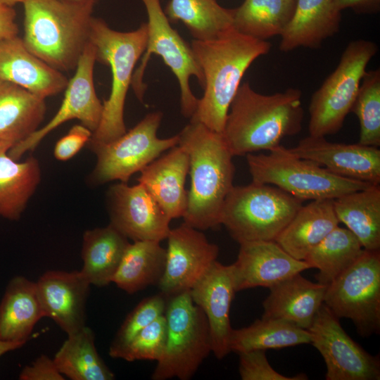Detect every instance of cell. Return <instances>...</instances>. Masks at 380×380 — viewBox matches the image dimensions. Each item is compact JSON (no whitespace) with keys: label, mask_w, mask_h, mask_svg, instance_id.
Wrapping results in <instances>:
<instances>
[{"label":"cell","mask_w":380,"mask_h":380,"mask_svg":"<svg viewBox=\"0 0 380 380\" xmlns=\"http://www.w3.org/2000/svg\"><path fill=\"white\" fill-rule=\"evenodd\" d=\"M289 150L337 175L371 184L380 183V150L377 147L333 143L324 137L309 135Z\"/></svg>","instance_id":"18"},{"label":"cell","mask_w":380,"mask_h":380,"mask_svg":"<svg viewBox=\"0 0 380 380\" xmlns=\"http://www.w3.org/2000/svg\"><path fill=\"white\" fill-rule=\"evenodd\" d=\"M167 341V324L164 315L140 331L128 344L120 358L128 362L153 360L163 355Z\"/></svg>","instance_id":"39"},{"label":"cell","mask_w":380,"mask_h":380,"mask_svg":"<svg viewBox=\"0 0 380 380\" xmlns=\"http://www.w3.org/2000/svg\"><path fill=\"white\" fill-rule=\"evenodd\" d=\"M308 331L327 367V380H379V356L367 353L341 327L323 303Z\"/></svg>","instance_id":"13"},{"label":"cell","mask_w":380,"mask_h":380,"mask_svg":"<svg viewBox=\"0 0 380 380\" xmlns=\"http://www.w3.org/2000/svg\"><path fill=\"white\" fill-rule=\"evenodd\" d=\"M351 112L359 121V144L377 147L380 145V70L366 71Z\"/></svg>","instance_id":"37"},{"label":"cell","mask_w":380,"mask_h":380,"mask_svg":"<svg viewBox=\"0 0 380 380\" xmlns=\"http://www.w3.org/2000/svg\"><path fill=\"white\" fill-rule=\"evenodd\" d=\"M340 23L341 11L333 0H296L293 15L279 35V49H317L338 32Z\"/></svg>","instance_id":"24"},{"label":"cell","mask_w":380,"mask_h":380,"mask_svg":"<svg viewBox=\"0 0 380 380\" xmlns=\"http://www.w3.org/2000/svg\"><path fill=\"white\" fill-rule=\"evenodd\" d=\"M36 285L45 317L51 318L67 335L85 326L91 284L80 271H47Z\"/></svg>","instance_id":"20"},{"label":"cell","mask_w":380,"mask_h":380,"mask_svg":"<svg viewBox=\"0 0 380 380\" xmlns=\"http://www.w3.org/2000/svg\"><path fill=\"white\" fill-rule=\"evenodd\" d=\"M187 153L191 187L184 222L199 230L216 228L224 200L233 187L232 158L222 133L190 120L178 134Z\"/></svg>","instance_id":"3"},{"label":"cell","mask_w":380,"mask_h":380,"mask_svg":"<svg viewBox=\"0 0 380 380\" xmlns=\"http://www.w3.org/2000/svg\"><path fill=\"white\" fill-rule=\"evenodd\" d=\"M191 47L204 77V93L191 120L222 133L245 72L272 45L232 28L212 39H194Z\"/></svg>","instance_id":"1"},{"label":"cell","mask_w":380,"mask_h":380,"mask_svg":"<svg viewBox=\"0 0 380 380\" xmlns=\"http://www.w3.org/2000/svg\"><path fill=\"white\" fill-rule=\"evenodd\" d=\"M93 331L84 326L68 335L53 361L64 376L72 380H112L114 374L99 355Z\"/></svg>","instance_id":"32"},{"label":"cell","mask_w":380,"mask_h":380,"mask_svg":"<svg viewBox=\"0 0 380 380\" xmlns=\"http://www.w3.org/2000/svg\"><path fill=\"white\" fill-rule=\"evenodd\" d=\"M0 80L43 99L64 91L69 82L62 72L31 53L18 36L0 39Z\"/></svg>","instance_id":"21"},{"label":"cell","mask_w":380,"mask_h":380,"mask_svg":"<svg viewBox=\"0 0 380 380\" xmlns=\"http://www.w3.org/2000/svg\"><path fill=\"white\" fill-rule=\"evenodd\" d=\"M302 201L270 184L233 186L223 203L220 222L239 243L275 241Z\"/></svg>","instance_id":"6"},{"label":"cell","mask_w":380,"mask_h":380,"mask_svg":"<svg viewBox=\"0 0 380 380\" xmlns=\"http://www.w3.org/2000/svg\"><path fill=\"white\" fill-rule=\"evenodd\" d=\"M339 222L343 223L365 250L380 249V187H368L333 200Z\"/></svg>","instance_id":"30"},{"label":"cell","mask_w":380,"mask_h":380,"mask_svg":"<svg viewBox=\"0 0 380 380\" xmlns=\"http://www.w3.org/2000/svg\"><path fill=\"white\" fill-rule=\"evenodd\" d=\"M239 371L242 380H305L308 376L300 374L286 376L274 370L269 363L265 350H254L239 353Z\"/></svg>","instance_id":"40"},{"label":"cell","mask_w":380,"mask_h":380,"mask_svg":"<svg viewBox=\"0 0 380 380\" xmlns=\"http://www.w3.org/2000/svg\"><path fill=\"white\" fill-rule=\"evenodd\" d=\"M170 22L181 21L196 40H209L233 28V9L216 0H169L165 9Z\"/></svg>","instance_id":"35"},{"label":"cell","mask_w":380,"mask_h":380,"mask_svg":"<svg viewBox=\"0 0 380 380\" xmlns=\"http://www.w3.org/2000/svg\"><path fill=\"white\" fill-rule=\"evenodd\" d=\"M44 100L15 84L0 80V142L13 147L38 129L46 113Z\"/></svg>","instance_id":"27"},{"label":"cell","mask_w":380,"mask_h":380,"mask_svg":"<svg viewBox=\"0 0 380 380\" xmlns=\"http://www.w3.org/2000/svg\"><path fill=\"white\" fill-rule=\"evenodd\" d=\"M97 0H25L26 48L61 72L75 70L89 42L92 13Z\"/></svg>","instance_id":"4"},{"label":"cell","mask_w":380,"mask_h":380,"mask_svg":"<svg viewBox=\"0 0 380 380\" xmlns=\"http://www.w3.org/2000/svg\"><path fill=\"white\" fill-rule=\"evenodd\" d=\"M160 241H137L126 248L112 282L133 294L158 284L165 267L166 249Z\"/></svg>","instance_id":"31"},{"label":"cell","mask_w":380,"mask_h":380,"mask_svg":"<svg viewBox=\"0 0 380 380\" xmlns=\"http://www.w3.org/2000/svg\"><path fill=\"white\" fill-rule=\"evenodd\" d=\"M246 157L252 182L273 185L302 201L334 200L371 185L337 175L282 145L267 154L248 153Z\"/></svg>","instance_id":"7"},{"label":"cell","mask_w":380,"mask_h":380,"mask_svg":"<svg viewBox=\"0 0 380 380\" xmlns=\"http://www.w3.org/2000/svg\"><path fill=\"white\" fill-rule=\"evenodd\" d=\"M16 12L12 6L0 4V39L18 36Z\"/></svg>","instance_id":"43"},{"label":"cell","mask_w":380,"mask_h":380,"mask_svg":"<svg viewBox=\"0 0 380 380\" xmlns=\"http://www.w3.org/2000/svg\"><path fill=\"white\" fill-rule=\"evenodd\" d=\"M129 243L128 239L110 224L87 230L82 240L81 273L90 284L98 287L108 285Z\"/></svg>","instance_id":"29"},{"label":"cell","mask_w":380,"mask_h":380,"mask_svg":"<svg viewBox=\"0 0 380 380\" xmlns=\"http://www.w3.org/2000/svg\"><path fill=\"white\" fill-rule=\"evenodd\" d=\"M324 305L338 319L348 318L367 338L380 331V253L364 250L326 288Z\"/></svg>","instance_id":"12"},{"label":"cell","mask_w":380,"mask_h":380,"mask_svg":"<svg viewBox=\"0 0 380 380\" xmlns=\"http://www.w3.org/2000/svg\"><path fill=\"white\" fill-rule=\"evenodd\" d=\"M20 380H64V376L58 369L53 359L46 355L37 357L30 365L21 371Z\"/></svg>","instance_id":"42"},{"label":"cell","mask_w":380,"mask_h":380,"mask_svg":"<svg viewBox=\"0 0 380 380\" xmlns=\"http://www.w3.org/2000/svg\"><path fill=\"white\" fill-rule=\"evenodd\" d=\"M24 1L25 0H0V4L13 7L16 4L23 3Z\"/></svg>","instance_id":"46"},{"label":"cell","mask_w":380,"mask_h":380,"mask_svg":"<svg viewBox=\"0 0 380 380\" xmlns=\"http://www.w3.org/2000/svg\"><path fill=\"white\" fill-rule=\"evenodd\" d=\"M310 343L311 335L307 329L284 319L262 317L248 327L232 329L229 350L240 353Z\"/></svg>","instance_id":"33"},{"label":"cell","mask_w":380,"mask_h":380,"mask_svg":"<svg viewBox=\"0 0 380 380\" xmlns=\"http://www.w3.org/2000/svg\"><path fill=\"white\" fill-rule=\"evenodd\" d=\"M92 132L82 125H75L56 144L53 154L61 161L68 160L88 144Z\"/></svg>","instance_id":"41"},{"label":"cell","mask_w":380,"mask_h":380,"mask_svg":"<svg viewBox=\"0 0 380 380\" xmlns=\"http://www.w3.org/2000/svg\"><path fill=\"white\" fill-rule=\"evenodd\" d=\"M167 298L161 293L143 299L127 316L109 348V355L120 358L121 355L144 328L164 315Z\"/></svg>","instance_id":"38"},{"label":"cell","mask_w":380,"mask_h":380,"mask_svg":"<svg viewBox=\"0 0 380 380\" xmlns=\"http://www.w3.org/2000/svg\"><path fill=\"white\" fill-rule=\"evenodd\" d=\"M377 51V45L372 41L348 43L335 70L311 97L309 135L325 137L341 129L351 112L366 68Z\"/></svg>","instance_id":"9"},{"label":"cell","mask_w":380,"mask_h":380,"mask_svg":"<svg viewBox=\"0 0 380 380\" xmlns=\"http://www.w3.org/2000/svg\"><path fill=\"white\" fill-rule=\"evenodd\" d=\"M167 239L165 267L158 285L169 298L191 289L217 260L219 247L184 222L170 229Z\"/></svg>","instance_id":"15"},{"label":"cell","mask_w":380,"mask_h":380,"mask_svg":"<svg viewBox=\"0 0 380 380\" xmlns=\"http://www.w3.org/2000/svg\"><path fill=\"white\" fill-rule=\"evenodd\" d=\"M12 145L0 142V217L20 218L41 181V169L35 158L23 162L8 155Z\"/></svg>","instance_id":"28"},{"label":"cell","mask_w":380,"mask_h":380,"mask_svg":"<svg viewBox=\"0 0 380 380\" xmlns=\"http://www.w3.org/2000/svg\"><path fill=\"white\" fill-rule=\"evenodd\" d=\"M364 250L349 229L337 226L309 252L304 260L312 268L318 270L317 281L327 286L355 263Z\"/></svg>","instance_id":"34"},{"label":"cell","mask_w":380,"mask_h":380,"mask_svg":"<svg viewBox=\"0 0 380 380\" xmlns=\"http://www.w3.org/2000/svg\"><path fill=\"white\" fill-rule=\"evenodd\" d=\"M336 8L341 11L346 8L364 13L376 11L380 0H333Z\"/></svg>","instance_id":"44"},{"label":"cell","mask_w":380,"mask_h":380,"mask_svg":"<svg viewBox=\"0 0 380 380\" xmlns=\"http://www.w3.org/2000/svg\"><path fill=\"white\" fill-rule=\"evenodd\" d=\"M296 0H244L233 9V28L245 35L266 40L280 35L289 22Z\"/></svg>","instance_id":"36"},{"label":"cell","mask_w":380,"mask_h":380,"mask_svg":"<svg viewBox=\"0 0 380 380\" xmlns=\"http://www.w3.org/2000/svg\"><path fill=\"white\" fill-rule=\"evenodd\" d=\"M164 315L166 346L151 379L189 380L212 352L208 319L190 291L167 298Z\"/></svg>","instance_id":"8"},{"label":"cell","mask_w":380,"mask_h":380,"mask_svg":"<svg viewBox=\"0 0 380 380\" xmlns=\"http://www.w3.org/2000/svg\"><path fill=\"white\" fill-rule=\"evenodd\" d=\"M147 39L146 23L135 30L120 32L110 28L103 20L92 18L89 42L95 48L96 61L110 67L112 84L109 97L103 103L100 123L87 145L111 141L127 132L125 102L134 67L145 51Z\"/></svg>","instance_id":"5"},{"label":"cell","mask_w":380,"mask_h":380,"mask_svg":"<svg viewBox=\"0 0 380 380\" xmlns=\"http://www.w3.org/2000/svg\"><path fill=\"white\" fill-rule=\"evenodd\" d=\"M25 343V342L6 341L0 339V357L9 351L20 348Z\"/></svg>","instance_id":"45"},{"label":"cell","mask_w":380,"mask_h":380,"mask_svg":"<svg viewBox=\"0 0 380 380\" xmlns=\"http://www.w3.org/2000/svg\"><path fill=\"white\" fill-rule=\"evenodd\" d=\"M96 58L94 46L89 42L75 68V73L65 89L62 103L48 123L39 127L24 141L8 150L13 159L19 160L27 151H34L51 131L72 119L94 132L98 127L103 111V103L96 95L94 83Z\"/></svg>","instance_id":"14"},{"label":"cell","mask_w":380,"mask_h":380,"mask_svg":"<svg viewBox=\"0 0 380 380\" xmlns=\"http://www.w3.org/2000/svg\"><path fill=\"white\" fill-rule=\"evenodd\" d=\"M326 288L295 274L269 289L262 317L284 319L308 330L324 303Z\"/></svg>","instance_id":"23"},{"label":"cell","mask_w":380,"mask_h":380,"mask_svg":"<svg viewBox=\"0 0 380 380\" xmlns=\"http://www.w3.org/2000/svg\"><path fill=\"white\" fill-rule=\"evenodd\" d=\"M110 224L128 239L161 241L170 231V219L141 184L120 182L106 194Z\"/></svg>","instance_id":"16"},{"label":"cell","mask_w":380,"mask_h":380,"mask_svg":"<svg viewBox=\"0 0 380 380\" xmlns=\"http://www.w3.org/2000/svg\"><path fill=\"white\" fill-rule=\"evenodd\" d=\"M301 96L296 88L266 95L248 82L241 84L222 132L232 156L270 151L285 137L299 133L304 115Z\"/></svg>","instance_id":"2"},{"label":"cell","mask_w":380,"mask_h":380,"mask_svg":"<svg viewBox=\"0 0 380 380\" xmlns=\"http://www.w3.org/2000/svg\"><path fill=\"white\" fill-rule=\"evenodd\" d=\"M189 169L188 154L177 144L146 166L137 179L170 220L182 217L186 210L185 181Z\"/></svg>","instance_id":"22"},{"label":"cell","mask_w":380,"mask_h":380,"mask_svg":"<svg viewBox=\"0 0 380 380\" xmlns=\"http://www.w3.org/2000/svg\"><path fill=\"white\" fill-rule=\"evenodd\" d=\"M65 1H72V2H79V1H87V0H65Z\"/></svg>","instance_id":"47"},{"label":"cell","mask_w":380,"mask_h":380,"mask_svg":"<svg viewBox=\"0 0 380 380\" xmlns=\"http://www.w3.org/2000/svg\"><path fill=\"white\" fill-rule=\"evenodd\" d=\"M148 16V39L139 67L134 72L132 87L137 98L142 101L146 85L144 82L145 70L152 54L160 56L176 77L180 90L182 115L191 118L198 99L190 87V79L195 77L202 88L204 77L189 46L170 24L160 6V0H141Z\"/></svg>","instance_id":"10"},{"label":"cell","mask_w":380,"mask_h":380,"mask_svg":"<svg viewBox=\"0 0 380 380\" xmlns=\"http://www.w3.org/2000/svg\"><path fill=\"white\" fill-rule=\"evenodd\" d=\"M339 223L333 200H313L300 208L275 241L294 258L304 260Z\"/></svg>","instance_id":"25"},{"label":"cell","mask_w":380,"mask_h":380,"mask_svg":"<svg viewBox=\"0 0 380 380\" xmlns=\"http://www.w3.org/2000/svg\"><path fill=\"white\" fill-rule=\"evenodd\" d=\"M162 118L160 111L150 113L120 137L107 143L89 145L96 156L91 182L102 184L119 180L127 183L133 174L141 172L163 152L177 146L178 134L166 139L158 137Z\"/></svg>","instance_id":"11"},{"label":"cell","mask_w":380,"mask_h":380,"mask_svg":"<svg viewBox=\"0 0 380 380\" xmlns=\"http://www.w3.org/2000/svg\"><path fill=\"white\" fill-rule=\"evenodd\" d=\"M235 293L231 265H224L217 260L190 290L193 302L206 316L212 352L220 360L230 353L233 329L229 313Z\"/></svg>","instance_id":"19"},{"label":"cell","mask_w":380,"mask_h":380,"mask_svg":"<svg viewBox=\"0 0 380 380\" xmlns=\"http://www.w3.org/2000/svg\"><path fill=\"white\" fill-rule=\"evenodd\" d=\"M237 259L231 265L236 293L242 290L272 286L312 268L305 260L294 258L275 241L239 243Z\"/></svg>","instance_id":"17"},{"label":"cell","mask_w":380,"mask_h":380,"mask_svg":"<svg viewBox=\"0 0 380 380\" xmlns=\"http://www.w3.org/2000/svg\"><path fill=\"white\" fill-rule=\"evenodd\" d=\"M44 317L36 282L23 276L13 277L0 302V339L26 343Z\"/></svg>","instance_id":"26"}]
</instances>
